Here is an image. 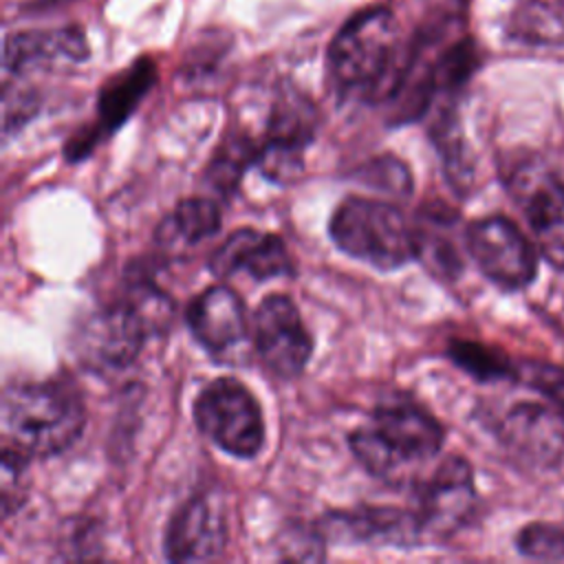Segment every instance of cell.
I'll use <instances>...</instances> for the list:
<instances>
[{
    "mask_svg": "<svg viewBox=\"0 0 564 564\" xmlns=\"http://www.w3.org/2000/svg\"><path fill=\"white\" fill-rule=\"evenodd\" d=\"M403 59L394 13L386 7H368L350 15L333 35L326 53L328 84L339 97L388 101Z\"/></svg>",
    "mask_w": 564,
    "mask_h": 564,
    "instance_id": "cell-1",
    "label": "cell"
},
{
    "mask_svg": "<svg viewBox=\"0 0 564 564\" xmlns=\"http://www.w3.org/2000/svg\"><path fill=\"white\" fill-rule=\"evenodd\" d=\"M84 425V399L70 381H24L7 386L2 392L4 447L26 458L66 452L82 436Z\"/></svg>",
    "mask_w": 564,
    "mask_h": 564,
    "instance_id": "cell-2",
    "label": "cell"
},
{
    "mask_svg": "<svg viewBox=\"0 0 564 564\" xmlns=\"http://www.w3.org/2000/svg\"><path fill=\"white\" fill-rule=\"evenodd\" d=\"M443 438V425L427 410L399 401L377 405L368 423L348 434V447L370 476L397 482L405 469L434 458Z\"/></svg>",
    "mask_w": 564,
    "mask_h": 564,
    "instance_id": "cell-3",
    "label": "cell"
},
{
    "mask_svg": "<svg viewBox=\"0 0 564 564\" xmlns=\"http://www.w3.org/2000/svg\"><path fill=\"white\" fill-rule=\"evenodd\" d=\"M328 234L346 256L381 271L416 260V231L408 225L403 212L388 200L344 198L330 216Z\"/></svg>",
    "mask_w": 564,
    "mask_h": 564,
    "instance_id": "cell-4",
    "label": "cell"
},
{
    "mask_svg": "<svg viewBox=\"0 0 564 564\" xmlns=\"http://www.w3.org/2000/svg\"><path fill=\"white\" fill-rule=\"evenodd\" d=\"M194 423L203 436L236 458H256L264 445V419L253 392L234 377L209 381L194 399Z\"/></svg>",
    "mask_w": 564,
    "mask_h": 564,
    "instance_id": "cell-5",
    "label": "cell"
},
{
    "mask_svg": "<svg viewBox=\"0 0 564 564\" xmlns=\"http://www.w3.org/2000/svg\"><path fill=\"white\" fill-rule=\"evenodd\" d=\"M154 326L126 295L90 313L73 335V352L90 372H117L128 368L141 352Z\"/></svg>",
    "mask_w": 564,
    "mask_h": 564,
    "instance_id": "cell-6",
    "label": "cell"
},
{
    "mask_svg": "<svg viewBox=\"0 0 564 564\" xmlns=\"http://www.w3.org/2000/svg\"><path fill=\"white\" fill-rule=\"evenodd\" d=\"M317 132V110L300 90L284 86L273 99L256 167L273 183H291L304 170V150Z\"/></svg>",
    "mask_w": 564,
    "mask_h": 564,
    "instance_id": "cell-7",
    "label": "cell"
},
{
    "mask_svg": "<svg viewBox=\"0 0 564 564\" xmlns=\"http://www.w3.org/2000/svg\"><path fill=\"white\" fill-rule=\"evenodd\" d=\"M465 247L480 273L500 289L518 291L535 278V249L505 216L474 220L465 229Z\"/></svg>",
    "mask_w": 564,
    "mask_h": 564,
    "instance_id": "cell-8",
    "label": "cell"
},
{
    "mask_svg": "<svg viewBox=\"0 0 564 564\" xmlns=\"http://www.w3.org/2000/svg\"><path fill=\"white\" fill-rule=\"evenodd\" d=\"M416 518L423 538L445 540L465 527L476 511L471 465L463 456L445 458L432 476L414 482Z\"/></svg>",
    "mask_w": 564,
    "mask_h": 564,
    "instance_id": "cell-9",
    "label": "cell"
},
{
    "mask_svg": "<svg viewBox=\"0 0 564 564\" xmlns=\"http://www.w3.org/2000/svg\"><path fill=\"white\" fill-rule=\"evenodd\" d=\"M253 344L262 364L282 379L300 377L313 355V337L293 300L282 293H271L258 304Z\"/></svg>",
    "mask_w": 564,
    "mask_h": 564,
    "instance_id": "cell-10",
    "label": "cell"
},
{
    "mask_svg": "<svg viewBox=\"0 0 564 564\" xmlns=\"http://www.w3.org/2000/svg\"><path fill=\"white\" fill-rule=\"evenodd\" d=\"M509 189L533 229L540 253L564 269V181L531 159L509 174Z\"/></svg>",
    "mask_w": 564,
    "mask_h": 564,
    "instance_id": "cell-11",
    "label": "cell"
},
{
    "mask_svg": "<svg viewBox=\"0 0 564 564\" xmlns=\"http://www.w3.org/2000/svg\"><path fill=\"white\" fill-rule=\"evenodd\" d=\"M185 319L209 357L220 364H238L249 337V322L245 302L231 286H207L189 302Z\"/></svg>",
    "mask_w": 564,
    "mask_h": 564,
    "instance_id": "cell-12",
    "label": "cell"
},
{
    "mask_svg": "<svg viewBox=\"0 0 564 564\" xmlns=\"http://www.w3.org/2000/svg\"><path fill=\"white\" fill-rule=\"evenodd\" d=\"M156 84V66L150 57H137L128 68L112 75L97 95V119L66 143V161H82L93 148L119 130Z\"/></svg>",
    "mask_w": 564,
    "mask_h": 564,
    "instance_id": "cell-13",
    "label": "cell"
},
{
    "mask_svg": "<svg viewBox=\"0 0 564 564\" xmlns=\"http://www.w3.org/2000/svg\"><path fill=\"white\" fill-rule=\"evenodd\" d=\"M498 436L527 467L551 469L564 458V414L555 405L516 403L500 419Z\"/></svg>",
    "mask_w": 564,
    "mask_h": 564,
    "instance_id": "cell-14",
    "label": "cell"
},
{
    "mask_svg": "<svg viewBox=\"0 0 564 564\" xmlns=\"http://www.w3.org/2000/svg\"><path fill=\"white\" fill-rule=\"evenodd\" d=\"M229 529L223 507L209 496H192L172 516L165 531V557L172 562H205L227 546Z\"/></svg>",
    "mask_w": 564,
    "mask_h": 564,
    "instance_id": "cell-15",
    "label": "cell"
},
{
    "mask_svg": "<svg viewBox=\"0 0 564 564\" xmlns=\"http://www.w3.org/2000/svg\"><path fill=\"white\" fill-rule=\"evenodd\" d=\"M90 55L79 26L26 29L4 35L2 68L9 75H24L57 64H82Z\"/></svg>",
    "mask_w": 564,
    "mask_h": 564,
    "instance_id": "cell-16",
    "label": "cell"
},
{
    "mask_svg": "<svg viewBox=\"0 0 564 564\" xmlns=\"http://www.w3.org/2000/svg\"><path fill=\"white\" fill-rule=\"evenodd\" d=\"M209 271L216 278H229L245 271L253 280L264 282L293 275L295 267L280 236L240 227L212 253Z\"/></svg>",
    "mask_w": 564,
    "mask_h": 564,
    "instance_id": "cell-17",
    "label": "cell"
},
{
    "mask_svg": "<svg viewBox=\"0 0 564 564\" xmlns=\"http://www.w3.org/2000/svg\"><path fill=\"white\" fill-rule=\"evenodd\" d=\"M324 522L322 533L352 542L405 549L423 540L416 513L397 507H359L350 511H335L328 513Z\"/></svg>",
    "mask_w": 564,
    "mask_h": 564,
    "instance_id": "cell-18",
    "label": "cell"
},
{
    "mask_svg": "<svg viewBox=\"0 0 564 564\" xmlns=\"http://www.w3.org/2000/svg\"><path fill=\"white\" fill-rule=\"evenodd\" d=\"M220 229V212L212 198L192 196L178 200L156 231L161 247H192Z\"/></svg>",
    "mask_w": 564,
    "mask_h": 564,
    "instance_id": "cell-19",
    "label": "cell"
},
{
    "mask_svg": "<svg viewBox=\"0 0 564 564\" xmlns=\"http://www.w3.org/2000/svg\"><path fill=\"white\" fill-rule=\"evenodd\" d=\"M256 156H258V143H253L245 134H231L220 143V148L212 156L207 167V181L223 196H227L238 187L242 172L251 163L256 165Z\"/></svg>",
    "mask_w": 564,
    "mask_h": 564,
    "instance_id": "cell-20",
    "label": "cell"
},
{
    "mask_svg": "<svg viewBox=\"0 0 564 564\" xmlns=\"http://www.w3.org/2000/svg\"><path fill=\"white\" fill-rule=\"evenodd\" d=\"M449 359L463 368L467 375H471L478 381H500V379H518V368L511 366V361L480 344V341H467V339H454L447 346Z\"/></svg>",
    "mask_w": 564,
    "mask_h": 564,
    "instance_id": "cell-21",
    "label": "cell"
},
{
    "mask_svg": "<svg viewBox=\"0 0 564 564\" xmlns=\"http://www.w3.org/2000/svg\"><path fill=\"white\" fill-rule=\"evenodd\" d=\"M430 225L416 227V258L423 260V264L441 280H454L463 271L460 256L454 249V242L438 231L443 225V218L436 214L430 216Z\"/></svg>",
    "mask_w": 564,
    "mask_h": 564,
    "instance_id": "cell-22",
    "label": "cell"
},
{
    "mask_svg": "<svg viewBox=\"0 0 564 564\" xmlns=\"http://www.w3.org/2000/svg\"><path fill=\"white\" fill-rule=\"evenodd\" d=\"M516 546L524 557L542 562H564V527L533 522L520 529Z\"/></svg>",
    "mask_w": 564,
    "mask_h": 564,
    "instance_id": "cell-23",
    "label": "cell"
},
{
    "mask_svg": "<svg viewBox=\"0 0 564 564\" xmlns=\"http://www.w3.org/2000/svg\"><path fill=\"white\" fill-rule=\"evenodd\" d=\"M359 178L370 187H379L383 192H392L399 196H408L412 192L410 170L397 156H377L361 170Z\"/></svg>",
    "mask_w": 564,
    "mask_h": 564,
    "instance_id": "cell-24",
    "label": "cell"
},
{
    "mask_svg": "<svg viewBox=\"0 0 564 564\" xmlns=\"http://www.w3.org/2000/svg\"><path fill=\"white\" fill-rule=\"evenodd\" d=\"M518 379L527 381L540 394H544L551 405L564 414V366H553L544 361H524L518 366Z\"/></svg>",
    "mask_w": 564,
    "mask_h": 564,
    "instance_id": "cell-25",
    "label": "cell"
},
{
    "mask_svg": "<svg viewBox=\"0 0 564 564\" xmlns=\"http://www.w3.org/2000/svg\"><path fill=\"white\" fill-rule=\"evenodd\" d=\"M26 456L2 445V511L4 518L18 511L26 498Z\"/></svg>",
    "mask_w": 564,
    "mask_h": 564,
    "instance_id": "cell-26",
    "label": "cell"
},
{
    "mask_svg": "<svg viewBox=\"0 0 564 564\" xmlns=\"http://www.w3.org/2000/svg\"><path fill=\"white\" fill-rule=\"evenodd\" d=\"M324 533L322 529L297 527L289 535H284L280 555L284 560H322L324 557Z\"/></svg>",
    "mask_w": 564,
    "mask_h": 564,
    "instance_id": "cell-27",
    "label": "cell"
},
{
    "mask_svg": "<svg viewBox=\"0 0 564 564\" xmlns=\"http://www.w3.org/2000/svg\"><path fill=\"white\" fill-rule=\"evenodd\" d=\"M37 110V97L29 90H15L11 93L4 88V110H2V123H4V137H9L15 128L24 126Z\"/></svg>",
    "mask_w": 564,
    "mask_h": 564,
    "instance_id": "cell-28",
    "label": "cell"
},
{
    "mask_svg": "<svg viewBox=\"0 0 564 564\" xmlns=\"http://www.w3.org/2000/svg\"><path fill=\"white\" fill-rule=\"evenodd\" d=\"M557 2H560V4H562V7H564V0H557Z\"/></svg>",
    "mask_w": 564,
    "mask_h": 564,
    "instance_id": "cell-29",
    "label": "cell"
}]
</instances>
